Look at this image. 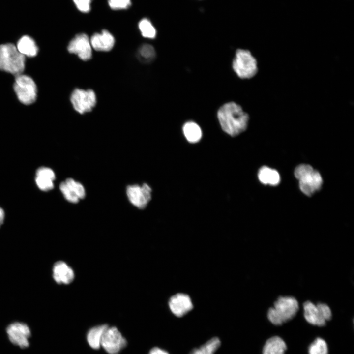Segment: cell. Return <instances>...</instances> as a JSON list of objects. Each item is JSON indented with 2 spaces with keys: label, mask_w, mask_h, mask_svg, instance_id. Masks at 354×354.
I'll use <instances>...</instances> for the list:
<instances>
[{
  "label": "cell",
  "mask_w": 354,
  "mask_h": 354,
  "mask_svg": "<svg viewBox=\"0 0 354 354\" xmlns=\"http://www.w3.org/2000/svg\"><path fill=\"white\" fill-rule=\"evenodd\" d=\"M217 118L222 130L232 137L245 131L249 119L248 114L234 102L226 103L220 107Z\"/></svg>",
  "instance_id": "obj_1"
},
{
  "label": "cell",
  "mask_w": 354,
  "mask_h": 354,
  "mask_svg": "<svg viewBox=\"0 0 354 354\" xmlns=\"http://www.w3.org/2000/svg\"><path fill=\"white\" fill-rule=\"evenodd\" d=\"M299 310L298 301L292 296H280L267 311L269 321L275 325H281L293 319Z\"/></svg>",
  "instance_id": "obj_2"
},
{
  "label": "cell",
  "mask_w": 354,
  "mask_h": 354,
  "mask_svg": "<svg viewBox=\"0 0 354 354\" xmlns=\"http://www.w3.org/2000/svg\"><path fill=\"white\" fill-rule=\"evenodd\" d=\"M294 175L298 180L300 190L305 195L311 196L321 189L323 182L322 177L311 165H299L295 168Z\"/></svg>",
  "instance_id": "obj_3"
},
{
  "label": "cell",
  "mask_w": 354,
  "mask_h": 354,
  "mask_svg": "<svg viewBox=\"0 0 354 354\" xmlns=\"http://www.w3.org/2000/svg\"><path fill=\"white\" fill-rule=\"evenodd\" d=\"M25 57L13 44L0 45V69L14 75L21 74L25 68Z\"/></svg>",
  "instance_id": "obj_4"
},
{
  "label": "cell",
  "mask_w": 354,
  "mask_h": 354,
  "mask_svg": "<svg viewBox=\"0 0 354 354\" xmlns=\"http://www.w3.org/2000/svg\"><path fill=\"white\" fill-rule=\"evenodd\" d=\"M232 67L241 79H248L254 77L258 71L256 58L248 50L238 49L236 51Z\"/></svg>",
  "instance_id": "obj_5"
},
{
  "label": "cell",
  "mask_w": 354,
  "mask_h": 354,
  "mask_svg": "<svg viewBox=\"0 0 354 354\" xmlns=\"http://www.w3.org/2000/svg\"><path fill=\"white\" fill-rule=\"evenodd\" d=\"M303 307L304 319L313 325L324 326L332 318L331 310L325 303L315 304L310 301H306L303 303Z\"/></svg>",
  "instance_id": "obj_6"
},
{
  "label": "cell",
  "mask_w": 354,
  "mask_h": 354,
  "mask_svg": "<svg viewBox=\"0 0 354 354\" xmlns=\"http://www.w3.org/2000/svg\"><path fill=\"white\" fill-rule=\"evenodd\" d=\"M13 88L18 99L21 103L30 105L36 100V85L30 76L23 74L16 76Z\"/></svg>",
  "instance_id": "obj_7"
},
{
  "label": "cell",
  "mask_w": 354,
  "mask_h": 354,
  "mask_svg": "<svg viewBox=\"0 0 354 354\" xmlns=\"http://www.w3.org/2000/svg\"><path fill=\"white\" fill-rule=\"evenodd\" d=\"M70 100L75 110L81 114L91 111L96 103V95L91 89H75Z\"/></svg>",
  "instance_id": "obj_8"
},
{
  "label": "cell",
  "mask_w": 354,
  "mask_h": 354,
  "mask_svg": "<svg viewBox=\"0 0 354 354\" xmlns=\"http://www.w3.org/2000/svg\"><path fill=\"white\" fill-rule=\"evenodd\" d=\"M126 344L125 338L117 328L108 326L103 336L101 347L109 354H118Z\"/></svg>",
  "instance_id": "obj_9"
},
{
  "label": "cell",
  "mask_w": 354,
  "mask_h": 354,
  "mask_svg": "<svg viewBox=\"0 0 354 354\" xmlns=\"http://www.w3.org/2000/svg\"><path fill=\"white\" fill-rule=\"evenodd\" d=\"M6 333L10 341L22 349L27 348L30 344L31 331L27 324L21 322H14L6 328Z\"/></svg>",
  "instance_id": "obj_10"
},
{
  "label": "cell",
  "mask_w": 354,
  "mask_h": 354,
  "mask_svg": "<svg viewBox=\"0 0 354 354\" xmlns=\"http://www.w3.org/2000/svg\"><path fill=\"white\" fill-rule=\"evenodd\" d=\"M152 189L147 184L129 185L126 194L129 201L139 209H144L151 199Z\"/></svg>",
  "instance_id": "obj_11"
},
{
  "label": "cell",
  "mask_w": 354,
  "mask_h": 354,
  "mask_svg": "<svg viewBox=\"0 0 354 354\" xmlns=\"http://www.w3.org/2000/svg\"><path fill=\"white\" fill-rule=\"evenodd\" d=\"M67 49L69 53L77 55L84 61L88 60L91 58L92 50L90 39L85 33L76 35L70 41Z\"/></svg>",
  "instance_id": "obj_12"
},
{
  "label": "cell",
  "mask_w": 354,
  "mask_h": 354,
  "mask_svg": "<svg viewBox=\"0 0 354 354\" xmlns=\"http://www.w3.org/2000/svg\"><path fill=\"white\" fill-rule=\"evenodd\" d=\"M169 305L173 314L178 317L184 316L193 308L190 297L181 293L173 295L169 300Z\"/></svg>",
  "instance_id": "obj_13"
},
{
  "label": "cell",
  "mask_w": 354,
  "mask_h": 354,
  "mask_svg": "<svg viewBox=\"0 0 354 354\" xmlns=\"http://www.w3.org/2000/svg\"><path fill=\"white\" fill-rule=\"evenodd\" d=\"M90 42L91 47L96 51L108 52L113 48L115 40L109 31L103 30L101 33L93 34L90 39Z\"/></svg>",
  "instance_id": "obj_14"
},
{
  "label": "cell",
  "mask_w": 354,
  "mask_h": 354,
  "mask_svg": "<svg viewBox=\"0 0 354 354\" xmlns=\"http://www.w3.org/2000/svg\"><path fill=\"white\" fill-rule=\"evenodd\" d=\"M75 277L73 269L63 261L56 262L53 267V277L58 284H68Z\"/></svg>",
  "instance_id": "obj_15"
},
{
  "label": "cell",
  "mask_w": 354,
  "mask_h": 354,
  "mask_svg": "<svg viewBox=\"0 0 354 354\" xmlns=\"http://www.w3.org/2000/svg\"><path fill=\"white\" fill-rule=\"evenodd\" d=\"M55 179V173L51 168L42 167L37 170L35 182L40 190L43 191L52 190L54 188Z\"/></svg>",
  "instance_id": "obj_16"
},
{
  "label": "cell",
  "mask_w": 354,
  "mask_h": 354,
  "mask_svg": "<svg viewBox=\"0 0 354 354\" xmlns=\"http://www.w3.org/2000/svg\"><path fill=\"white\" fill-rule=\"evenodd\" d=\"M287 349V345L283 339L279 336H274L266 341L262 354H285Z\"/></svg>",
  "instance_id": "obj_17"
},
{
  "label": "cell",
  "mask_w": 354,
  "mask_h": 354,
  "mask_svg": "<svg viewBox=\"0 0 354 354\" xmlns=\"http://www.w3.org/2000/svg\"><path fill=\"white\" fill-rule=\"evenodd\" d=\"M258 177L262 184L271 186L278 185L281 180L280 174L277 171L266 166L259 169Z\"/></svg>",
  "instance_id": "obj_18"
},
{
  "label": "cell",
  "mask_w": 354,
  "mask_h": 354,
  "mask_svg": "<svg viewBox=\"0 0 354 354\" xmlns=\"http://www.w3.org/2000/svg\"><path fill=\"white\" fill-rule=\"evenodd\" d=\"M16 47L21 54L29 57L35 56L38 52L35 41L28 35L22 36L18 40Z\"/></svg>",
  "instance_id": "obj_19"
},
{
  "label": "cell",
  "mask_w": 354,
  "mask_h": 354,
  "mask_svg": "<svg viewBox=\"0 0 354 354\" xmlns=\"http://www.w3.org/2000/svg\"><path fill=\"white\" fill-rule=\"evenodd\" d=\"M108 327L107 324H101L90 328L87 334V340L89 346L93 349H98L104 333Z\"/></svg>",
  "instance_id": "obj_20"
},
{
  "label": "cell",
  "mask_w": 354,
  "mask_h": 354,
  "mask_svg": "<svg viewBox=\"0 0 354 354\" xmlns=\"http://www.w3.org/2000/svg\"><path fill=\"white\" fill-rule=\"evenodd\" d=\"M183 132L186 140L190 143L198 142L201 139L202 132L200 127L195 122L188 121L183 126Z\"/></svg>",
  "instance_id": "obj_21"
},
{
  "label": "cell",
  "mask_w": 354,
  "mask_h": 354,
  "mask_svg": "<svg viewBox=\"0 0 354 354\" xmlns=\"http://www.w3.org/2000/svg\"><path fill=\"white\" fill-rule=\"evenodd\" d=\"M221 344L220 339L214 337L198 348L192 350L190 354H214Z\"/></svg>",
  "instance_id": "obj_22"
},
{
  "label": "cell",
  "mask_w": 354,
  "mask_h": 354,
  "mask_svg": "<svg viewBox=\"0 0 354 354\" xmlns=\"http://www.w3.org/2000/svg\"><path fill=\"white\" fill-rule=\"evenodd\" d=\"M155 56L154 48L151 45L143 44L138 49V57L142 62H150L154 59Z\"/></svg>",
  "instance_id": "obj_23"
},
{
  "label": "cell",
  "mask_w": 354,
  "mask_h": 354,
  "mask_svg": "<svg viewBox=\"0 0 354 354\" xmlns=\"http://www.w3.org/2000/svg\"><path fill=\"white\" fill-rule=\"evenodd\" d=\"M138 28L143 37L151 39L155 37L156 30L148 19L143 18L141 19L138 23Z\"/></svg>",
  "instance_id": "obj_24"
},
{
  "label": "cell",
  "mask_w": 354,
  "mask_h": 354,
  "mask_svg": "<svg viewBox=\"0 0 354 354\" xmlns=\"http://www.w3.org/2000/svg\"><path fill=\"white\" fill-rule=\"evenodd\" d=\"M308 354H328V349L326 341L318 337L309 346Z\"/></svg>",
  "instance_id": "obj_25"
},
{
  "label": "cell",
  "mask_w": 354,
  "mask_h": 354,
  "mask_svg": "<svg viewBox=\"0 0 354 354\" xmlns=\"http://www.w3.org/2000/svg\"><path fill=\"white\" fill-rule=\"evenodd\" d=\"M64 182L69 189L79 199H82L85 197V189L82 184L71 178L66 179Z\"/></svg>",
  "instance_id": "obj_26"
},
{
  "label": "cell",
  "mask_w": 354,
  "mask_h": 354,
  "mask_svg": "<svg viewBox=\"0 0 354 354\" xmlns=\"http://www.w3.org/2000/svg\"><path fill=\"white\" fill-rule=\"evenodd\" d=\"M109 7L113 10H123L128 8L131 4V0H108Z\"/></svg>",
  "instance_id": "obj_27"
},
{
  "label": "cell",
  "mask_w": 354,
  "mask_h": 354,
  "mask_svg": "<svg viewBox=\"0 0 354 354\" xmlns=\"http://www.w3.org/2000/svg\"><path fill=\"white\" fill-rule=\"evenodd\" d=\"M59 189L66 200L72 203H77L79 202L80 199L71 192L64 181L60 184Z\"/></svg>",
  "instance_id": "obj_28"
},
{
  "label": "cell",
  "mask_w": 354,
  "mask_h": 354,
  "mask_svg": "<svg viewBox=\"0 0 354 354\" xmlns=\"http://www.w3.org/2000/svg\"><path fill=\"white\" fill-rule=\"evenodd\" d=\"M77 9L82 13H88L91 9L93 0H72Z\"/></svg>",
  "instance_id": "obj_29"
},
{
  "label": "cell",
  "mask_w": 354,
  "mask_h": 354,
  "mask_svg": "<svg viewBox=\"0 0 354 354\" xmlns=\"http://www.w3.org/2000/svg\"><path fill=\"white\" fill-rule=\"evenodd\" d=\"M148 354H169V353L160 348L154 347L150 350Z\"/></svg>",
  "instance_id": "obj_30"
},
{
  "label": "cell",
  "mask_w": 354,
  "mask_h": 354,
  "mask_svg": "<svg viewBox=\"0 0 354 354\" xmlns=\"http://www.w3.org/2000/svg\"><path fill=\"white\" fill-rule=\"evenodd\" d=\"M4 217V211L3 209L0 207V227L3 223Z\"/></svg>",
  "instance_id": "obj_31"
}]
</instances>
